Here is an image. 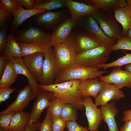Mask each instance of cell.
Masks as SVG:
<instances>
[{"instance_id":"cell-1","label":"cell","mask_w":131,"mask_h":131,"mask_svg":"<svg viewBox=\"0 0 131 131\" xmlns=\"http://www.w3.org/2000/svg\"><path fill=\"white\" fill-rule=\"evenodd\" d=\"M81 80H72L49 85L39 84L40 88L53 93V98H58L64 104H71L78 110L84 107L82 104L83 98L79 89Z\"/></svg>"},{"instance_id":"cell-2","label":"cell","mask_w":131,"mask_h":131,"mask_svg":"<svg viewBox=\"0 0 131 131\" xmlns=\"http://www.w3.org/2000/svg\"><path fill=\"white\" fill-rule=\"evenodd\" d=\"M64 43L76 55L102 45L86 31L77 26L72 30Z\"/></svg>"},{"instance_id":"cell-3","label":"cell","mask_w":131,"mask_h":131,"mask_svg":"<svg viewBox=\"0 0 131 131\" xmlns=\"http://www.w3.org/2000/svg\"><path fill=\"white\" fill-rule=\"evenodd\" d=\"M112 51V46L101 45L77 55L76 64L85 67L96 68L106 63Z\"/></svg>"},{"instance_id":"cell-4","label":"cell","mask_w":131,"mask_h":131,"mask_svg":"<svg viewBox=\"0 0 131 131\" xmlns=\"http://www.w3.org/2000/svg\"><path fill=\"white\" fill-rule=\"evenodd\" d=\"M99 69L98 68L85 67L76 64L59 72L55 80L54 83L70 80L96 78L109 72L99 70Z\"/></svg>"},{"instance_id":"cell-5","label":"cell","mask_w":131,"mask_h":131,"mask_svg":"<svg viewBox=\"0 0 131 131\" xmlns=\"http://www.w3.org/2000/svg\"><path fill=\"white\" fill-rule=\"evenodd\" d=\"M91 14L102 30L108 37L116 40L123 36V30L113 13L98 9Z\"/></svg>"},{"instance_id":"cell-6","label":"cell","mask_w":131,"mask_h":131,"mask_svg":"<svg viewBox=\"0 0 131 131\" xmlns=\"http://www.w3.org/2000/svg\"><path fill=\"white\" fill-rule=\"evenodd\" d=\"M76 26L88 33L102 45L112 46L116 40L107 35L91 14L85 15L76 21Z\"/></svg>"},{"instance_id":"cell-7","label":"cell","mask_w":131,"mask_h":131,"mask_svg":"<svg viewBox=\"0 0 131 131\" xmlns=\"http://www.w3.org/2000/svg\"><path fill=\"white\" fill-rule=\"evenodd\" d=\"M71 16L69 10L66 8L56 11H48L38 14L35 22L43 29L53 31L60 24Z\"/></svg>"},{"instance_id":"cell-8","label":"cell","mask_w":131,"mask_h":131,"mask_svg":"<svg viewBox=\"0 0 131 131\" xmlns=\"http://www.w3.org/2000/svg\"><path fill=\"white\" fill-rule=\"evenodd\" d=\"M51 33L38 27H31L18 33L15 36L18 42L39 43L46 49L51 47Z\"/></svg>"},{"instance_id":"cell-9","label":"cell","mask_w":131,"mask_h":131,"mask_svg":"<svg viewBox=\"0 0 131 131\" xmlns=\"http://www.w3.org/2000/svg\"><path fill=\"white\" fill-rule=\"evenodd\" d=\"M44 54L41 84L44 85L53 84L59 72L56 63L54 49L52 47L49 48L47 49Z\"/></svg>"},{"instance_id":"cell-10","label":"cell","mask_w":131,"mask_h":131,"mask_svg":"<svg viewBox=\"0 0 131 131\" xmlns=\"http://www.w3.org/2000/svg\"><path fill=\"white\" fill-rule=\"evenodd\" d=\"M121 67H113L108 75L99 76V80L113 84L119 89L124 87L131 88V73L122 70Z\"/></svg>"},{"instance_id":"cell-11","label":"cell","mask_w":131,"mask_h":131,"mask_svg":"<svg viewBox=\"0 0 131 131\" xmlns=\"http://www.w3.org/2000/svg\"><path fill=\"white\" fill-rule=\"evenodd\" d=\"M36 98V96L31 86L28 84L18 90L15 100L0 114L9 112L14 113L23 111L30 101Z\"/></svg>"},{"instance_id":"cell-12","label":"cell","mask_w":131,"mask_h":131,"mask_svg":"<svg viewBox=\"0 0 131 131\" xmlns=\"http://www.w3.org/2000/svg\"><path fill=\"white\" fill-rule=\"evenodd\" d=\"M53 47L59 72L76 65L77 55L64 43L56 45Z\"/></svg>"},{"instance_id":"cell-13","label":"cell","mask_w":131,"mask_h":131,"mask_svg":"<svg viewBox=\"0 0 131 131\" xmlns=\"http://www.w3.org/2000/svg\"><path fill=\"white\" fill-rule=\"evenodd\" d=\"M82 104L85 109L89 131H98L103 117L101 111L94 103L90 97L83 98Z\"/></svg>"},{"instance_id":"cell-14","label":"cell","mask_w":131,"mask_h":131,"mask_svg":"<svg viewBox=\"0 0 131 131\" xmlns=\"http://www.w3.org/2000/svg\"><path fill=\"white\" fill-rule=\"evenodd\" d=\"M53 96V92L40 90L37 95L36 99L30 114V122L39 121L43 111L49 107Z\"/></svg>"},{"instance_id":"cell-15","label":"cell","mask_w":131,"mask_h":131,"mask_svg":"<svg viewBox=\"0 0 131 131\" xmlns=\"http://www.w3.org/2000/svg\"><path fill=\"white\" fill-rule=\"evenodd\" d=\"M122 91L115 85L104 83L103 87L95 98V104L97 106L105 105L111 100H119L124 98Z\"/></svg>"},{"instance_id":"cell-16","label":"cell","mask_w":131,"mask_h":131,"mask_svg":"<svg viewBox=\"0 0 131 131\" xmlns=\"http://www.w3.org/2000/svg\"><path fill=\"white\" fill-rule=\"evenodd\" d=\"M76 21L71 16L53 30L51 34L52 47L57 44L64 43L72 30L76 26Z\"/></svg>"},{"instance_id":"cell-17","label":"cell","mask_w":131,"mask_h":131,"mask_svg":"<svg viewBox=\"0 0 131 131\" xmlns=\"http://www.w3.org/2000/svg\"><path fill=\"white\" fill-rule=\"evenodd\" d=\"M44 53L37 52L24 57L23 62L38 82H41L42 76Z\"/></svg>"},{"instance_id":"cell-18","label":"cell","mask_w":131,"mask_h":131,"mask_svg":"<svg viewBox=\"0 0 131 131\" xmlns=\"http://www.w3.org/2000/svg\"><path fill=\"white\" fill-rule=\"evenodd\" d=\"M66 8L69 10L71 17L77 21L83 16L91 14L98 8L85 3L72 0H65Z\"/></svg>"},{"instance_id":"cell-19","label":"cell","mask_w":131,"mask_h":131,"mask_svg":"<svg viewBox=\"0 0 131 131\" xmlns=\"http://www.w3.org/2000/svg\"><path fill=\"white\" fill-rule=\"evenodd\" d=\"M15 69L18 74L24 75L27 78L29 84L31 87L36 96L40 90L38 82L24 63L22 57L14 58L10 60Z\"/></svg>"},{"instance_id":"cell-20","label":"cell","mask_w":131,"mask_h":131,"mask_svg":"<svg viewBox=\"0 0 131 131\" xmlns=\"http://www.w3.org/2000/svg\"><path fill=\"white\" fill-rule=\"evenodd\" d=\"M104 83L98 78L82 80L79 89L83 98L91 96L95 98L102 89Z\"/></svg>"},{"instance_id":"cell-21","label":"cell","mask_w":131,"mask_h":131,"mask_svg":"<svg viewBox=\"0 0 131 131\" xmlns=\"http://www.w3.org/2000/svg\"><path fill=\"white\" fill-rule=\"evenodd\" d=\"M99 108L102 112L103 121L108 125V131H120L115 119L119 110L116 106L115 102H108Z\"/></svg>"},{"instance_id":"cell-22","label":"cell","mask_w":131,"mask_h":131,"mask_svg":"<svg viewBox=\"0 0 131 131\" xmlns=\"http://www.w3.org/2000/svg\"><path fill=\"white\" fill-rule=\"evenodd\" d=\"M47 11H48L45 10L34 8L26 9L18 5L16 10L13 15L14 18L11 24V32L14 33L18 26L29 18Z\"/></svg>"},{"instance_id":"cell-23","label":"cell","mask_w":131,"mask_h":131,"mask_svg":"<svg viewBox=\"0 0 131 131\" xmlns=\"http://www.w3.org/2000/svg\"><path fill=\"white\" fill-rule=\"evenodd\" d=\"M85 3L109 13H114L116 8L123 7L126 5L125 0H83Z\"/></svg>"},{"instance_id":"cell-24","label":"cell","mask_w":131,"mask_h":131,"mask_svg":"<svg viewBox=\"0 0 131 131\" xmlns=\"http://www.w3.org/2000/svg\"><path fill=\"white\" fill-rule=\"evenodd\" d=\"M114 15L122 26L124 36L131 29V6L126 4L124 7H118L114 10Z\"/></svg>"},{"instance_id":"cell-25","label":"cell","mask_w":131,"mask_h":131,"mask_svg":"<svg viewBox=\"0 0 131 131\" xmlns=\"http://www.w3.org/2000/svg\"><path fill=\"white\" fill-rule=\"evenodd\" d=\"M9 60L22 57L20 47L14 33L11 32L7 35L5 46L2 54Z\"/></svg>"},{"instance_id":"cell-26","label":"cell","mask_w":131,"mask_h":131,"mask_svg":"<svg viewBox=\"0 0 131 131\" xmlns=\"http://www.w3.org/2000/svg\"><path fill=\"white\" fill-rule=\"evenodd\" d=\"M30 114L23 111L15 113L7 131H23L30 123Z\"/></svg>"},{"instance_id":"cell-27","label":"cell","mask_w":131,"mask_h":131,"mask_svg":"<svg viewBox=\"0 0 131 131\" xmlns=\"http://www.w3.org/2000/svg\"><path fill=\"white\" fill-rule=\"evenodd\" d=\"M18 74L9 60L0 79V88H9L15 81Z\"/></svg>"},{"instance_id":"cell-28","label":"cell","mask_w":131,"mask_h":131,"mask_svg":"<svg viewBox=\"0 0 131 131\" xmlns=\"http://www.w3.org/2000/svg\"><path fill=\"white\" fill-rule=\"evenodd\" d=\"M66 8L65 0H35L34 7L47 11Z\"/></svg>"},{"instance_id":"cell-29","label":"cell","mask_w":131,"mask_h":131,"mask_svg":"<svg viewBox=\"0 0 131 131\" xmlns=\"http://www.w3.org/2000/svg\"><path fill=\"white\" fill-rule=\"evenodd\" d=\"M22 57L37 52L44 53L47 50L41 44L34 42L27 43L18 42Z\"/></svg>"},{"instance_id":"cell-30","label":"cell","mask_w":131,"mask_h":131,"mask_svg":"<svg viewBox=\"0 0 131 131\" xmlns=\"http://www.w3.org/2000/svg\"><path fill=\"white\" fill-rule=\"evenodd\" d=\"M73 105L69 104H64L62 109L61 116L66 122L76 121L77 119V110Z\"/></svg>"},{"instance_id":"cell-31","label":"cell","mask_w":131,"mask_h":131,"mask_svg":"<svg viewBox=\"0 0 131 131\" xmlns=\"http://www.w3.org/2000/svg\"><path fill=\"white\" fill-rule=\"evenodd\" d=\"M125 55L121 57L111 63H105L97 66L99 69L102 68L104 69L111 67L121 66L124 65L131 64V53L125 52Z\"/></svg>"},{"instance_id":"cell-32","label":"cell","mask_w":131,"mask_h":131,"mask_svg":"<svg viewBox=\"0 0 131 131\" xmlns=\"http://www.w3.org/2000/svg\"><path fill=\"white\" fill-rule=\"evenodd\" d=\"M64 104L60 99L53 98L47 111L51 116H60Z\"/></svg>"},{"instance_id":"cell-33","label":"cell","mask_w":131,"mask_h":131,"mask_svg":"<svg viewBox=\"0 0 131 131\" xmlns=\"http://www.w3.org/2000/svg\"><path fill=\"white\" fill-rule=\"evenodd\" d=\"M112 51L119 49L131 50V37L125 35L121 38L117 40L116 43L112 46Z\"/></svg>"},{"instance_id":"cell-34","label":"cell","mask_w":131,"mask_h":131,"mask_svg":"<svg viewBox=\"0 0 131 131\" xmlns=\"http://www.w3.org/2000/svg\"><path fill=\"white\" fill-rule=\"evenodd\" d=\"M15 113L9 112L0 114V131H7Z\"/></svg>"},{"instance_id":"cell-35","label":"cell","mask_w":131,"mask_h":131,"mask_svg":"<svg viewBox=\"0 0 131 131\" xmlns=\"http://www.w3.org/2000/svg\"><path fill=\"white\" fill-rule=\"evenodd\" d=\"M17 5L15 0H0V8L13 14L16 10Z\"/></svg>"},{"instance_id":"cell-36","label":"cell","mask_w":131,"mask_h":131,"mask_svg":"<svg viewBox=\"0 0 131 131\" xmlns=\"http://www.w3.org/2000/svg\"><path fill=\"white\" fill-rule=\"evenodd\" d=\"M52 121V131H64L66 122L60 116H51Z\"/></svg>"},{"instance_id":"cell-37","label":"cell","mask_w":131,"mask_h":131,"mask_svg":"<svg viewBox=\"0 0 131 131\" xmlns=\"http://www.w3.org/2000/svg\"><path fill=\"white\" fill-rule=\"evenodd\" d=\"M52 124L51 116L47 111L43 121L39 124L38 129L40 131H52Z\"/></svg>"},{"instance_id":"cell-38","label":"cell","mask_w":131,"mask_h":131,"mask_svg":"<svg viewBox=\"0 0 131 131\" xmlns=\"http://www.w3.org/2000/svg\"><path fill=\"white\" fill-rule=\"evenodd\" d=\"M8 23L0 31V52L2 54L5 49L7 37V33L9 25Z\"/></svg>"},{"instance_id":"cell-39","label":"cell","mask_w":131,"mask_h":131,"mask_svg":"<svg viewBox=\"0 0 131 131\" xmlns=\"http://www.w3.org/2000/svg\"><path fill=\"white\" fill-rule=\"evenodd\" d=\"M68 131H89L88 129L79 125L76 121L66 122V126Z\"/></svg>"},{"instance_id":"cell-40","label":"cell","mask_w":131,"mask_h":131,"mask_svg":"<svg viewBox=\"0 0 131 131\" xmlns=\"http://www.w3.org/2000/svg\"><path fill=\"white\" fill-rule=\"evenodd\" d=\"M13 14L0 8V28H3L8 23Z\"/></svg>"},{"instance_id":"cell-41","label":"cell","mask_w":131,"mask_h":131,"mask_svg":"<svg viewBox=\"0 0 131 131\" xmlns=\"http://www.w3.org/2000/svg\"><path fill=\"white\" fill-rule=\"evenodd\" d=\"M17 89L16 88H0V102L4 101L9 98L10 94Z\"/></svg>"},{"instance_id":"cell-42","label":"cell","mask_w":131,"mask_h":131,"mask_svg":"<svg viewBox=\"0 0 131 131\" xmlns=\"http://www.w3.org/2000/svg\"><path fill=\"white\" fill-rule=\"evenodd\" d=\"M17 4L22 7L24 6L27 9L34 8L35 0H15Z\"/></svg>"},{"instance_id":"cell-43","label":"cell","mask_w":131,"mask_h":131,"mask_svg":"<svg viewBox=\"0 0 131 131\" xmlns=\"http://www.w3.org/2000/svg\"><path fill=\"white\" fill-rule=\"evenodd\" d=\"M9 60L2 54L0 56V77L3 74L6 69Z\"/></svg>"},{"instance_id":"cell-44","label":"cell","mask_w":131,"mask_h":131,"mask_svg":"<svg viewBox=\"0 0 131 131\" xmlns=\"http://www.w3.org/2000/svg\"><path fill=\"white\" fill-rule=\"evenodd\" d=\"M40 122H30L23 131H37L39 129Z\"/></svg>"},{"instance_id":"cell-45","label":"cell","mask_w":131,"mask_h":131,"mask_svg":"<svg viewBox=\"0 0 131 131\" xmlns=\"http://www.w3.org/2000/svg\"><path fill=\"white\" fill-rule=\"evenodd\" d=\"M120 131H131V121L125 122Z\"/></svg>"},{"instance_id":"cell-46","label":"cell","mask_w":131,"mask_h":131,"mask_svg":"<svg viewBox=\"0 0 131 131\" xmlns=\"http://www.w3.org/2000/svg\"><path fill=\"white\" fill-rule=\"evenodd\" d=\"M123 114L124 116L122 119L123 122L131 121V109L125 111Z\"/></svg>"},{"instance_id":"cell-47","label":"cell","mask_w":131,"mask_h":131,"mask_svg":"<svg viewBox=\"0 0 131 131\" xmlns=\"http://www.w3.org/2000/svg\"><path fill=\"white\" fill-rule=\"evenodd\" d=\"M125 70L131 73V64L125 65Z\"/></svg>"},{"instance_id":"cell-48","label":"cell","mask_w":131,"mask_h":131,"mask_svg":"<svg viewBox=\"0 0 131 131\" xmlns=\"http://www.w3.org/2000/svg\"><path fill=\"white\" fill-rule=\"evenodd\" d=\"M125 35L131 37V29L128 30L126 33Z\"/></svg>"},{"instance_id":"cell-49","label":"cell","mask_w":131,"mask_h":131,"mask_svg":"<svg viewBox=\"0 0 131 131\" xmlns=\"http://www.w3.org/2000/svg\"><path fill=\"white\" fill-rule=\"evenodd\" d=\"M126 1V4L131 6V0H127Z\"/></svg>"}]
</instances>
